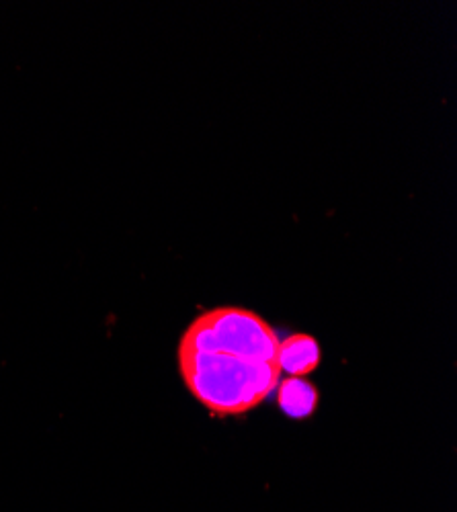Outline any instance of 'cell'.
Masks as SVG:
<instances>
[{
    "label": "cell",
    "mask_w": 457,
    "mask_h": 512,
    "mask_svg": "<svg viewBox=\"0 0 457 512\" xmlns=\"http://www.w3.org/2000/svg\"><path fill=\"white\" fill-rule=\"evenodd\" d=\"M279 336L253 310L214 308L199 314L179 340V371L191 396L216 416L261 406L281 381Z\"/></svg>",
    "instance_id": "cell-1"
},
{
    "label": "cell",
    "mask_w": 457,
    "mask_h": 512,
    "mask_svg": "<svg viewBox=\"0 0 457 512\" xmlns=\"http://www.w3.org/2000/svg\"><path fill=\"white\" fill-rule=\"evenodd\" d=\"M320 365V345L310 334H292L279 343V367L289 377H306Z\"/></svg>",
    "instance_id": "cell-2"
},
{
    "label": "cell",
    "mask_w": 457,
    "mask_h": 512,
    "mask_svg": "<svg viewBox=\"0 0 457 512\" xmlns=\"http://www.w3.org/2000/svg\"><path fill=\"white\" fill-rule=\"evenodd\" d=\"M277 404L285 416L304 420L318 408V390L306 377H285L277 383Z\"/></svg>",
    "instance_id": "cell-3"
}]
</instances>
